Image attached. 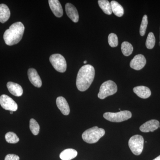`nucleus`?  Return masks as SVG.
Masks as SVG:
<instances>
[{
    "label": "nucleus",
    "mask_w": 160,
    "mask_h": 160,
    "mask_svg": "<svg viewBox=\"0 0 160 160\" xmlns=\"http://www.w3.org/2000/svg\"><path fill=\"white\" fill-rule=\"evenodd\" d=\"M94 67L90 65H86L81 67L78 72L76 80V86L80 91H85L89 89L94 80Z\"/></svg>",
    "instance_id": "f257e3e1"
},
{
    "label": "nucleus",
    "mask_w": 160,
    "mask_h": 160,
    "mask_svg": "<svg viewBox=\"0 0 160 160\" xmlns=\"http://www.w3.org/2000/svg\"><path fill=\"white\" fill-rule=\"evenodd\" d=\"M25 31V27L21 22L13 23L6 30L3 35L5 43L8 46H11L19 42L22 38Z\"/></svg>",
    "instance_id": "f03ea898"
},
{
    "label": "nucleus",
    "mask_w": 160,
    "mask_h": 160,
    "mask_svg": "<svg viewBox=\"0 0 160 160\" xmlns=\"http://www.w3.org/2000/svg\"><path fill=\"white\" fill-rule=\"evenodd\" d=\"M105 134V131L102 128L97 126L87 129L82 135L83 141L89 144H93L97 142Z\"/></svg>",
    "instance_id": "7ed1b4c3"
},
{
    "label": "nucleus",
    "mask_w": 160,
    "mask_h": 160,
    "mask_svg": "<svg viewBox=\"0 0 160 160\" xmlns=\"http://www.w3.org/2000/svg\"><path fill=\"white\" fill-rule=\"evenodd\" d=\"M118 87L116 84L111 80L106 81L101 85L98 97L101 99H104L107 97L116 93Z\"/></svg>",
    "instance_id": "20e7f679"
},
{
    "label": "nucleus",
    "mask_w": 160,
    "mask_h": 160,
    "mask_svg": "<svg viewBox=\"0 0 160 160\" xmlns=\"http://www.w3.org/2000/svg\"><path fill=\"white\" fill-rule=\"evenodd\" d=\"M106 119L113 122H121L129 119L132 117V113L129 111H120L117 112H106L103 114Z\"/></svg>",
    "instance_id": "39448f33"
},
{
    "label": "nucleus",
    "mask_w": 160,
    "mask_h": 160,
    "mask_svg": "<svg viewBox=\"0 0 160 160\" xmlns=\"http://www.w3.org/2000/svg\"><path fill=\"white\" fill-rule=\"evenodd\" d=\"M144 138L140 135H135L129 139V146L132 152L135 155L142 153L144 147Z\"/></svg>",
    "instance_id": "423d86ee"
},
{
    "label": "nucleus",
    "mask_w": 160,
    "mask_h": 160,
    "mask_svg": "<svg viewBox=\"0 0 160 160\" xmlns=\"http://www.w3.org/2000/svg\"><path fill=\"white\" fill-rule=\"evenodd\" d=\"M49 61L53 68L60 72H64L67 68V63L65 58L60 54L52 55L49 58Z\"/></svg>",
    "instance_id": "0eeeda50"
},
{
    "label": "nucleus",
    "mask_w": 160,
    "mask_h": 160,
    "mask_svg": "<svg viewBox=\"0 0 160 160\" xmlns=\"http://www.w3.org/2000/svg\"><path fill=\"white\" fill-rule=\"evenodd\" d=\"M0 105L3 109L10 111H16L18 108V104L6 95L3 94L0 97Z\"/></svg>",
    "instance_id": "6e6552de"
},
{
    "label": "nucleus",
    "mask_w": 160,
    "mask_h": 160,
    "mask_svg": "<svg viewBox=\"0 0 160 160\" xmlns=\"http://www.w3.org/2000/svg\"><path fill=\"white\" fill-rule=\"evenodd\" d=\"M146 60L144 55L138 54L133 58L130 63V66L132 69L140 70L146 65Z\"/></svg>",
    "instance_id": "1a4fd4ad"
},
{
    "label": "nucleus",
    "mask_w": 160,
    "mask_h": 160,
    "mask_svg": "<svg viewBox=\"0 0 160 160\" xmlns=\"http://www.w3.org/2000/svg\"><path fill=\"white\" fill-rule=\"evenodd\" d=\"M160 126V122L156 120H151L143 124L140 127V130L144 132H153L157 129Z\"/></svg>",
    "instance_id": "9d476101"
},
{
    "label": "nucleus",
    "mask_w": 160,
    "mask_h": 160,
    "mask_svg": "<svg viewBox=\"0 0 160 160\" xmlns=\"http://www.w3.org/2000/svg\"><path fill=\"white\" fill-rule=\"evenodd\" d=\"M28 78L30 82L35 87L40 88L42 86V82L37 71L33 68H30L28 71Z\"/></svg>",
    "instance_id": "9b49d317"
},
{
    "label": "nucleus",
    "mask_w": 160,
    "mask_h": 160,
    "mask_svg": "<svg viewBox=\"0 0 160 160\" xmlns=\"http://www.w3.org/2000/svg\"><path fill=\"white\" fill-rule=\"evenodd\" d=\"M65 9L68 17L74 22H78L79 21V15L76 8L71 3H68L65 6Z\"/></svg>",
    "instance_id": "f8f14e48"
},
{
    "label": "nucleus",
    "mask_w": 160,
    "mask_h": 160,
    "mask_svg": "<svg viewBox=\"0 0 160 160\" xmlns=\"http://www.w3.org/2000/svg\"><path fill=\"white\" fill-rule=\"evenodd\" d=\"M49 4L52 11L56 17L61 18L63 14L62 7L59 1L58 0H49Z\"/></svg>",
    "instance_id": "ddd939ff"
},
{
    "label": "nucleus",
    "mask_w": 160,
    "mask_h": 160,
    "mask_svg": "<svg viewBox=\"0 0 160 160\" xmlns=\"http://www.w3.org/2000/svg\"><path fill=\"white\" fill-rule=\"evenodd\" d=\"M56 104L58 109L64 115H68L70 112L69 104L66 99L62 97H59L56 100Z\"/></svg>",
    "instance_id": "4468645a"
},
{
    "label": "nucleus",
    "mask_w": 160,
    "mask_h": 160,
    "mask_svg": "<svg viewBox=\"0 0 160 160\" xmlns=\"http://www.w3.org/2000/svg\"><path fill=\"white\" fill-rule=\"evenodd\" d=\"M133 91L138 96L143 99L148 98L151 94L150 89L146 86H137L133 88Z\"/></svg>",
    "instance_id": "2eb2a0df"
},
{
    "label": "nucleus",
    "mask_w": 160,
    "mask_h": 160,
    "mask_svg": "<svg viewBox=\"0 0 160 160\" xmlns=\"http://www.w3.org/2000/svg\"><path fill=\"white\" fill-rule=\"evenodd\" d=\"M7 87L9 92L15 96L20 97L23 94L22 88L17 83L8 82L7 84Z\"/></svg>",
    "instance_id": "dca6fc26"
},
{
    "label": "nucleus",
    "mask_w": 160,
    "mask_h": 160,
    "mask_svg": "<svg viewBox=\"0 0 160 160\" xmlns=\"http://www.w3.org/2000/svg\"><path fill=\"white\" fill-rule=\"evenodd\" d=\"M10 16V11L9 7L5 4H0V22H6Z\"/></svg>",
    "instance_id": "f3484780"
},
{
    "label": "nucleus",
    "mask_w": 160,
    "mask_h": 160,
    "mask_svg": "<svg viewBox=\"0 0 160 160\" xmlns=\"http://www.w3.org/2000/svg\"><path fill=\"white\" fill-rule=\"evenodd\" d=\"M78 152L74 149H68L63 150L60 154V158L62 160H71L76 157Z\"/></svg>",
    "instance_id": "a211bd4d"
},
{
    "label": "nucleus",
    "mask_w": 160,
    "mask_h": 160,
    "mask_svg": "<svg viewBox=\"0 0 160 160\" xmlns=\"http://www.w3.org/2000/svg\"><path fill=\"white\" fill-rule=\"evenodd\" d=\"M112 11L117 16L121 17L124 13V10L122 6L115 1H111L110 2Z\"/></svg>",
    "instance_id": "6ab92c4d"
},
{
    "label": "nucleus",
    "mask_w": 160,
    "mask_h": 160,
    "mask_svg": "<svg viewBox=\"0 0 160 160\" xmlns=\"http://www.w3.org/2000/svg\"><path fill=\"white\" fill-rule=\"evenodd\" d=\"M99 6L106 14L110 15L112 13L110 3L107 0H99Z\"/></svg>",
    "instance_id": "aec40b11"
},
{
    "label": "nucleus",
    "mask_w": 160,
    "mask_h": 160,
    "mask_svg": "<svg viewBox=\"0 0 160 160\" xmlns=\"http://www.w3.org/2000/svg\"><path fill=\"white\" fill-rule=\"evenodd\" d=\"M121 49L124 55L129 56L132 53L133 48L132 45L129 42H124L122 43Z\"/></svg>",
    "instance_id": "412c9836"
},
{
    "label": "nucleus",
    "mask_w": 160,
    "mask_h": 160,
    "mask_svg": "<svg viewBox=\"0 0 160 160\" xmlns=\"http://www.w3.org/2000/svg\"><path fill=\"white\" fill-rule=\"evenodd\" d=\"M6 142L11 144H15L19 141V138L14 132H9L5 135Z\"/></svg>",
    "instance_id": "4be33fe9"
},
{
    "label": "nucleus",
    "mask_w": 160,
    "mask_h": 160,
    "mask_svg": "<svg viewBox=\"0 0 160 160\" xmlns=\"http://www.w3.org/2000/svg\"><path fill=\"white\" fill-rule=\"evenodd\" d=\"M29 128L31 132L34 135H37L39 132V125L34 119L32 118L30 119L29 122Z\"/></svg>",
    "instance_id": "5701e85b"
},
{
    "label": "nucleus",
    "mask_w": 160,
    "mask_h": 160,
    "mask_svg": "<svg viewBox=\"0 0 160 160\" xmlns=\"http://www.w3.org/2000/svg\"><path fill=\"white\" fill-rule=\"evenodd\" d=\"M156 40L154 34L152 32H150L148 34L146 39V45L147 49H152L155 44Z\"/></svg>",
    "instance_id": "b1692460"
},
{
    "label": "nucleus",
    "mask_w": 160,
    "mask_h": 160,
    "mask_svg": "<svg viewBox=\"0 0 160 160\" xmlns=\"http://www.w3.org/2000/svg\"><path fill=\"white\" fill-rule=\"evenodd\" d=\"M148 23V17L146 15H145L142 18L140 28V34L142 36L145 35L146 33Z\"/></svg>",
    "instance_id": "393cba45"
},
{
    "label": "nucleus",
    "mask_w": 160,
    "mask_h": 160,
    "mask_svg": "<svg viewBox=\"0 0 160 160\" xmlns=\"http://www.w3.org/2000/svg\"><path fill=\"white\" fill-rule=\"evenodd\" d=\"M108 42L111 47H117L118 44V40L117 35L113 33L109 34L108 36Z\"/></svg>",
    "instance_id": "a878e982"
},
{
    "label": "nucleus",
    "mask_w": 160,
    "mask_h": 160,
    "mask_svg": "<svg viewBox=\"0 0 160 160\" xmlns=\"http://www.w3.org/2000/svg\"><path fill=\"white\" fill-rule=\"evenodd\" d=\"M20 158L18 155L13 154L7 155L5 157V160H19Z\"/></svg>",
    "instance_id": "bb28decb"
},
{
    "label": "nucleus",
    "mask_w": 160,
    "mask_h": 160,
    "mask_svg": "<svg viewBox=\"0 0 160 160\" xmlns=\"http://www.w3.org/2000/svg\"><path fill=\"white\" fill-rule=\"evenodd\" d=\"M153 160H160V155L158 156V157L155 158Z\"/></svg>",
    "instance_id": "cd10ccee"
},
{
    "label": "nucleus",
    "mask_w": 160,
    "mask_h": 160,
    "mask_svg": "<svg viewBox=\"0 0 160 160\" xmlns=\"http://www.w3.org/2000/svg\"><path fill=\"white\" fill-rule=\"evenodd\" d=\"M86 63H87V61H84V64H86Z\"/></svg>",
    "instance_id": "c85d7f7f"
},
{
    "label": "nucleus",
    "mask_w": 160,
    "mask_h": 160,
    "mask_svg": "<svg viewBox=\"0 0 160 160\" xmlns=\"http://www.w3.org/2000/svg\"><path fill=\"white\" fill-rule=\"evenodd\" d=\"M10 114H12V113H13V112H12V111H10Z\"/></svg>",
    "instance_id": "c756f323"
},
{
    "label": "nucleus",
    "mask_w": 160,
    "mask_h": 160,
    "mask_svg": "<svg viewBox=\"0 0 160 160\" xmlns=\"http://www.w3.org/2000/svg\"><path fill=\"white\" fill-rule=\"evenodd\" d=\"M159 45H160V42H159Z\"/></svg>",
    "instance_id": "7c9ffc66"
},
{
    "label": "nucleus",
    "mask_w": 160,
    "mask_h": 160,
    "mask_svg": "<svg viewBox=\"0 0 160 160\" xmlns=\"http://www.w3.org/2000/svg\"><path fill=\"white\" fill-rule=\"evenodd\" d=\"M159 128H160V126H159Z\"/></svg>",
    "instance_id": "2f4dec72"
},
{
    "label": "nucleus",
    "mask_w": 160,
    "mask_h": 160,
    "mask_svg": "<svg viewBox=\"0 0 160 160\" xmlns=\"http://www.w3.org/2000/svg\"></svg>",
    "instance_id": "473e14b6"
}]
</instances>
